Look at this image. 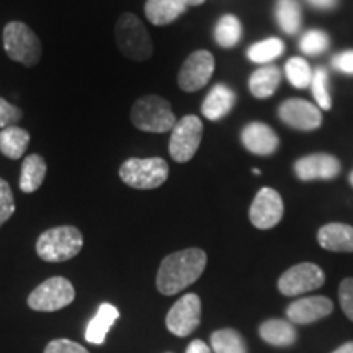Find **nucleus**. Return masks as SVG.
<instances>
[{"label": "nucleus", "mask_w": 353, "mask_h": 353, "mask_svg": "<svg viewBox=\"0 0 353 353\" xmlns=\"http://www.w3.org/2000/svg\"><path fill=\"white\" fill-rule=\"evenodd\" d=\"M206 260L208 257L205 250L196 249V247L167 255L157 272V290L165 296H172L188 288L205 272Z\"/></svg>", "instance_id": "f257e3e1"}, {"label": "nucleus", "mask_w": 353, "mask_h": 353, "mask_svg": "<svg viewBox=\"0 0 353 353\" xmlns=\"http://www.w3.org/2000/svg\"><path fill=\"white\" fill-rule=\"evenodd\" d=\"M83 247V236L74 226H57L44 231L37 241V254L44 262L59 263L77 257Z\"/></svg>", "instance_id": "f03ea898"}, {"label": "nucleus", "mask_w": 353, "mask_h": 353, "mask_svg": "<svg viewBox=\"0 0 353 353\" xmlns=\"http://www.w3.org/2000/svg\"><path fill=\"white\" fill-rule=\"evenodd\" d=\"M114 39L118 50L128 59L143 63L152 56L154 46L148 30L134 13H123L114 25Z\"/></svg>", "instance_id": "7ed1b4c3"}, {"label": "nucleus", "mask_w": 353, "mask_h": 353, "mask_svg": "<svg viewBox=\"0 0 353 353\" xmlns=\"http://www.w3.org/2000/svg\"><path fill=\"white\" fill-rule=\"evenodd\" d=\"M130 117L132 125L145 132H167L176 125L169 100L159 95H145L136 100Z\"/></svg>", "instance_id": "20e7f679"}, {"label": "nucleus", "mask_w": 353, "mask_h": 353, "mask_svg": "<svg viewBox=\"0 0 353 353\" xmlns=\"http://www.w3.org/2000/svg\"><path fill=\"white\" fill-rule=\"evenodd\" d=\"M3 50L7 56L25 68H33L39 63L43 46L38 34L23 21H10L3 28Z\"/></svg>", "instance_id": "39448f33"}, {"label": "nucleus", "mask_w": 353, "mask_h": 353, "mask_svg": "<svg viewBox=\"0 0 353 353\" xmlns=\"http://www.w3.org/2000/svg\"><path fill=\"white\" fill-rule=\"evenodd\" d=\"M169 172V164L161 157H131L121 164L120 179L131 188L152 190L167 182Z\"/></svg>", "instance_id": "423d86ee"}, {"label": "nucleus", "mask_w": 353, "mask_h": 353, "mask_svg": "<svg viewBox=\"0 0 353 353\" xmlns=\"http://www.w3.org/2000/svg\"><path fill=\"white\" fill-rule=\"evenodd\" d=\"M74 298L76 290L68 278L52 276L30 293L28 306L39 312H54L69 306Z\"/></svg>", "instance_id": "0eeeda50"}, {"label": "nucleus", "mask_w": 353, "mask_h": 353, "mask_svg": "<svg viewBox=\"0 0 353 353\" xmlns=\"http://www.w3.org/2000/svg\"><path fill=\"white\" fill-rule=\"evenodd\" d=\"M203 138V123L196 114H187L176 121L170 134L169 152L175 162H188L195 156Z\"/></svg>", "instance_id": "6e6552de"}, {"label": "nucleus", "mask_w": 353, "mask_h": 353, "mask_svg": "<svg viewBox=\"0 0 353 353\" xmlns=\"http://www.w3.org/2000/svg\"><path fill=\"white\" fill-rule=\"evenodd\" d=\"M325 281V275L321 267L314 263H299L286 270L278 280V290L285 296H298L321 288Z\"/></svg>", "instance_id": "1a4fd4ad"}, {"label": "nucleus", "mask_w": 353, "mask_h": 353, "mask_svg": "<svg viewBox=\"0 0 353 353\" xmlns=\"http://www.w3.org/2000/svg\"><path fill=\"white\" fill-rule=\"evenodd\" d=\"M214 72V56L206 50H198L192 52L179 72V87L183 92L201 90Z\"/></svg>", "instance_id": "9d476101"}, {"label": "nucleus", "mask_w": 353, "mask_h": 353, "mask_svg": "<svg viewBox=\"0 0 353 353\" xmlns=\"http://www.w3.org/2000/svg\"><path fill=\"white\" fill-rule=\"evenodd\" d=\"M201 301L196 294H185L167 312V329L176 337H187L200 325Z\"/></svg>", "instance_id": "9b49d317"}, {"label": "nucleus", "mask_w": 353, "mask_h": 353, "mask_svg": "<svg viewBox=\"0 0 353 353\" xmlns=\"http://www.w3.org/2000/svg\"><path fill=\"white\" fill-rule=\"evenodd\" d=\"M249 218L259 229H272L283 218V200L273 188H260L250 206Z\"/></svg>", "instance_id": "f8f14e48"}, {"label": "nucleus", "mask_w": 353, "mask_h": 353, "mask_svg": "<svg viewBox=\"0 0 353 353\" xmlns=\"http://www.w3.org/2000/svg\"><path fill=\"white\" fill-rule=\"evenodd\" d=\"M280 120L294 130L314 131L321 126L322 113L319 107H314L306 100L290 99L278 107Z\"/></svg>", "instance_id": "ddd939ff"}, {"label": "nucleus", "mask_w": 353, "mask_h": 353, "mask_svg": "<svg viewBox=\"0 0 353 353\" xmlns=\"http://www.w3.org/2000/svg\"><path fill=\"white\" fill-rule=\"evenodd\" d=\"M341 161L332 154L317 152L304 156L294 162V174L303 182L311 180H334L341 174Z\"/></svg>", "instance_id": "4468645a"}, {"label": "nucleus", "mask_w": 353, "mask_h": 353, "mask_svg": "<svg viewBox=\"0 0 353 353\" xmlns=\"http://www.w3.org/2000/svg\"><path fill=\"white\" fill-rule=\"evenodd\" d=\"M334 304L325 296H309L293 301L286 309V316L291 324H311L327 317L332 312Z\"/></svg>", "instance_id": "2eb2a0df"}, {"label": "nucleus", "mask_w": 353, "mask_h": 353, "mask_svg": "<svg viewBox=\"0 0 353 353\" xmlns=\"http://www.w3.org/2000/svg\"><path fill=\"white\" fill-rule=\"evenodd\" d=\"M242 144L255 156H270L278 149L280 139L276 132L265 123H249L242 130Z\"/></svg>", "instance_id": "dca6fc26"}, {"label": "nucleus", "mask_w": 353, "mask_h": 353, "mask_svg": "<svg viewBox=\"0 0 353 353\" xmlns=\"http://www.w3.org/2000/svg\"><path fill=\"white\" fill-rule=\"evenodd\" d=\"M317 242L330 252H353V228L342 223L325 224L317 232Z\"/></svg>", "instance_id": "f3484780"}, {"label": "nucleus", "mask_w": 353, "mask_h": 353, "mask_svg": "<svg viewBox=\"0 0 353 353\" xmlns=\"http://www.w3.org/2000/svg\"><path fill=\"white\" fill-rule=\"evenodd\" d=\"M236 105V94L228 85L218 83L210 90L201 105V113L211 121H218L231 112Z\"/></svg>", "instance_id": "a211bd4d"}, {"label": "nucleus", "mask_w": 353, "mask_h": 353, "mask_svg": "<svg viewBox=\"0 0 353 353\" xmlns=\"http://www.w3.org/2000/svg\"><path fill=\"white\" fill-rule=\"evenodd\" d=\"M187 0H148L144 12L148 20L156 26L170 25L187 12Z\"/></svg>", "instance_id": "6ab92c4d"}, {"label": "nucleus", "mask_w": 353, "mask_h": 353, "mask_svg": "<svg viewBox=\"0 0 353 353\" xmlns=\"http://www.w3.org/2000/svg\"><path fill=\"white\" fill-rule=\"evenodd\" d=\"M118 317H120V311L113 304H101L94 319L88 322L85 330V341L94 343V345H101Z\"/></svg>", "instance_id": "aec40b11"}, {"label": "nucleus", "mask_w": 353, "mask_h": 353, "mask_svg": "<svg viewBox=\"0 0 353 353\" xmlns=\"http://www.w3.org/2000/svg\"><path fill=\"white\" fill-rule=\"evenodd\" d=\"M48 165L39 154H30L25 157L20 172V190L23 193H33L41 187L46 179Z\"/></svg>", "instance_id": "412c9836"}, {"label": "nucleus", "mask_w": 353, "mask_h": 353, "mask_svg": "<svg viewBox=\"0 0 353 353\" xmlns=\"http://www.w3.org/2000/svg\"><path fill=\"white\" fill-rule=\"evenodd\" d=\"M260 337L275 347H290L296 342L298 332L290 321L270 319L265 321L259 329Z\"/></svg>", "instance_id": "4be33fe9"}, {"label": "nucleus", "mask_w": 353, "mask_h": 353, "mask_svg": "<svg viewBox=\"0 0 353 353\" xmlns=\"http://www.w3.org/2000/svg\"><path fill=\"white\" fill-rule=\"evenodd\" d=\"M281 82V72L275 65H265L255 70L249 79V90L255 99H268L278 90Z\"/></svg>", "instance_id": "5701e85b"}, {"label": "nucleus", "mask_w": 353, "mask_h": 353, "mask_svg": "<svg viewBox=\"0 0 353 353\" xmlns=\"http://www.w3.org/2000/svg\"><path fill=\"white\" fill-rule=\"evenodd\" d=\"M30 144V132L23 128L8 126L0 130V152L3 156L17 161L25 156Z\"/></svg>", "instance_id": "b1692460"}, {"label": "nucleus", "mask_w": 353, "mask_h": 353, "mask_svg": "<svg viewBox=\"0 0 353 353\" xmlns=\"http://www.w3.org/2000/svg\"><path fill=\"white\" fill-rule=\"evenodd\" d=\"M275 17L280 28L288 34H296L301 28L303 13L298 0H276Z\"/></svg>", "instance_id": "393cba45"}, {"label": "nucleus", "mask_w": 353, "mask_h": 353, "mask_svg": "<svg viewBox=\"0 0 353 353\" xmlns=\"http://www.w3.org/2000/svg\"><path fill=\"white\" fill-rule=\"evenodd\" d=\"M242 25L237 17L224 15L221 17L214 28V39L221 48H234L241 41Z\"/></svg>", "instance_id": "a878e982"}, {"label": "nucleus", "mask_w": 353, "mask_h": 353, "mask_svg": "<svg viewBox=\"0 0 353 353\" xmlns=\"http://www.w3.org/2000/svg\"><path fill=\"white\" fill-rule=\"evenodd\" d=\"M211 347L214 353H247L245 341L232 329H221L211 335Z\"/></svg>", "instance_id": "bb28decb"}, {"label": "nucleus", "mask_w": 353, "mask_h": 353, "mask_svg": "<svg viewBox=\"0 0 353 353\" xmlns=\"http://www.w3.org/2000/svg\"><path fill=\"white\" fill-rule=\"evenodd\" d=\"M285 44L280 38H267L247 50V57L255 64H267L283 54Z\"/></svg>", "instance_id": "cd10ccee"}, {"label": "nucleus", "mask_w": 353, "mask_h": 353, "mask_svg": "<svg viewBox=\"0 0 353 353\" xmlns=\"http://www.w3.org/2000/svg\"><path fill=\"white\" fill-rule=\"evenodd\" d=\"M285 72L288 82L294 88H306L311 85L312 69L301 57H291L285 65Z\"/></svg>", "instance_id": "c85d7f7f"}, {"label": "nucleus", "mask_w": 353, "mask_h": 353, "mask_svg": "<svg viewBox=\"0 0 353 353\" xmlns=\"http://www.w3.org/2000/svg\"><path fill=\"white\" fill-rule=\"evenodd\" d=\"M311 92L314 100L317 101V107L321 110L329 112L332 108V100H330L329 94V74L324 68H316L312 72V81H311Z\"/></svg>", "instance_id": "c756f323"}, {"label": "nucleus", "mask_w": 353, "mask_h": 353, "mask_svg": "<svg viewBox=\"0 0 353 353\" xmlns=\"http://www.w3.org/2000/svg\"><path fill=\"white\" fill-rule=\"evenodd\" d=\"M329 37L321 30H311V32L304 33V37L299 41V48L304 54L317 56L322 54L329 48Z\"/></svg>", "instance_id": "7c9ffc66"}, {"label": "nucleus", "mask_w": 353, "mask_h": 353, "mask_svg": "<svg viewBox=\"0 0 353 353\" xmlns=\"http://www.w3.org/2000/svg\"><path fill=\"white\" fill-rule=\"evenodd\" d=\"M15 213V198L7 180L0 179V228Z\"/></svg>", "instance_id": "2f4dec72"}, {"label": "nucleus", "mask_w": 353, "mask_h": 353, "mask_svg": "<svg viewBox=\"0 0 353 353\" xmlns=\"http://www.w3.org/2000/svg\"><path fill=\"white\" fill-rule=\"evenodd\" d=\"M21 118H23V112L10 101L0 97V130L8 126H15Z\"/></svg>", "instance_id": "473e14b6"}, {"label": "nucleus", "mask_w": 353, "mask_h": 353, "mask_svg": "<svg viewBox=\"0 0 353 353\" xmlns=\"http://www.w3.org/2000/svg\"><path fill=\"white\" fill-rule=\"evenodd\" d=\"M44 353H90L81 343L68 341V339H56L44 348Z\"/></svg>", "instance_id": "72a5a7b5"}, {"label": "nucleus", "mask_w": 353, "mask_h": 353, "mask_svg": "<svg viewBox=\"0 0 353 353\" xmlns=\"http://www.w3.org/2000/svg\"><path fill=\"white\" fill-rule=\"evenodd\" d=\"M339 298L341 306L348 319L353 321V278H345L339 288Z\"/></svg>", "instance_id": "f704fd0d"}, {"label": "nucleus", "mask_w": 353, "mask_h": 353, "mask_svg": "<svg viewBox=\"0 0 353 353\" xmlns=\"http://www.w3.org/2000/svg\"><path fill=\"white\" fill-rule=\"evenodd\" d=\"M334 69L341 70V72L347 74V76H353V50H347L339 52L332 59Z\"/></svg>", "instance_id": "c9c22d12"}, {"label": "nucleus", "mask_w": 353, "mask_h": 353, "mask_svg": "<svg viewBox=\"0 0 353 353\" xmlns=\"http://www.w3.org/2000/svg\"><path fill=\"white\" fill-rule=\"evenodd\" d=\"M307 3L319 10H332L339 6V0H307Z\"/></svg>", "instance_id": "e433bc0d"}, {"label": "nucleus", "mask_w": 353, "mask_h": 353, "mask_svg": "<svg viewBox=\"0 0 353 353\" xmlns=\"http://www.w3.org/2000/svg\"><path fill=\"white\" fill-rule=\"evenodd\" d=\"M187 353H211L210 347L203 341H193L187 348Z\"/></svg>", "instance_id": "4c0bfd02"}, {"label": "nucleus", "mask_w": 353, "mask_h": 353, "mask_svg": "<svg viewBox=\"0 0 353 353\" xmlns=\"http://www.w3.org/2000/svg\"><path fill=\"white\" fill-rule=\"evenodd\" d=\"M332 353H353V342L343 343L342 347H339L337 350L332 352Z\"/></svg>", "instance_id": "58836bf2"}, {"label": "nucleus", "mask_w": 353, "mask_h": 353, "mask_svg": "<svg viewBox=\"0 0 353 353\" xmlns=\"http://www.w3.org/2000/svg\"><path fill=\"white\" fill-rule=\"evenodd\" d=\"M187 3H188V7L190 6L196 7V6H201V3H205V0H187Z\"/></svg>", "instance_id": "ea45409f"}, {"label": "nucleus", "mask_w": 353, "mask_h": 353, "mask_svg": "<svg viewBox=\"0 0 353 353\" xmlns=\"http://www.w3.org/2000/svg\"><path fill=\"white\" fill-rule=\"evenodd\" d=\"M348 180H350V185L353 187V172L350 174V179H348Z\"/></svg>", "instance_id": "a19ab883"}]
</instances>
